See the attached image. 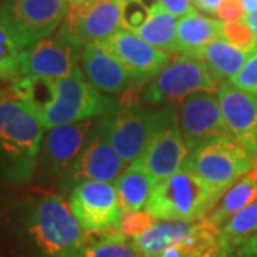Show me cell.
I'll return each mask as SVG.
<instances>
[{
	"instance_id": "obj_1",
	"label": "cell",
	"mask_w": 257,
	"mask_h": 257,
	"mask_svg": "<svg viewBox=\"0 0 257 257\" xmlns=\"http://www.w3.org/2000/svg\"><path fill=\"white\" fill-rule=\"evenodd\" d=\"M16 241L20 257H77L87 241V231L70 204L49 193L19 210Z\"/></svg>"
},
{
	"instance_id": "obj_2",
	"label": "cell",
	"mask_w": 257,
	"mask_h": 257,
	"mask_svg": "<svg viewBox=\"0 0 257 257\" xmlns=\"http://www.w3.org/2000/svg\"><path fill=\"white\" fill-rule=\"evenodd\" d=\"M8 89L0 100V179L26 183L35 173L45 127L28 101Z\"/></svg>"
},
{
	"instance_id": "obj_3",
	"label": "cell",
	"mask_w": 257,
	"mask_h": 257,
	"mask_svg": "<svg viewBox=\"0 0 257 257\" xmlns=\"http://www.w3.org/2000/svg\"><path fill=\"white\" fill-rule=\"evenodd\" d=\"M117 107L116 101L103 97L84 77L77 66L63 77H49V99L36 114L45 128L94 119Z\"/></svg>"
},
{
	"instance_id": "obj_4",
	"label": "cell",
	"mask_w": 257,
	"mask_h": 257,
	"mask_svg": "<svg viewBox=\"0 0 257 257\" xmlns=\"http://www.w3.org/2000/svg\"><path fill=\"white\" fill-rule=\"evenodd\" d=\"M219 200L216 193L183 167L156 183L145 210L160 220L197 221L207 217Z\"/></svg>"
},
{
	"instance_id": "obj_5",
	"label": "cell",
	"mask_w": 257,
	"mask_h": 257,
	"mask_svg": "<svg viewBox=\"0 0 257 257\" xmlns=\"http://www.w3.org/2000/svg\"><path fill=\"white\" fill-rule=\"evenodd\" d=\"M256 156L231 135L220 136L189 153L184 169L190 170L221 199L233 184L254 167Z\"/></svg>"
},
{
	"instance_id": "obj_6",
	"label": "cell",
	"mask_w": 257,
	"mask_h": 257,
	"mask_svg": "<svg viewBox=\"0 0 257 257\" xmlns=\"http://www.w3.org/2000/svg\"><path fill=\"white\" fill-rule=\"evenodd\" d=\"M100 117L113 147L124 165L130 166L140 159L159 130L175 121L176 113L172 109L152 111L127 103Z\"/></svg>"
},
{
	"instance_id": "obj_7",
	"label": "cell",
	"mask_w": 257,
	"mask_h": 257,
	"mask_svg": "<svg viewBox=\"0 0 257 257\" xmlns=\"http://www.w3.org/2000/svg\"><path fill=\"white\" fill-rule=\"evenodd\" d=\"M67 9V0H2L0 23L23 50L50 36Z\"/></svg>"
},
{
	"instance_id": "obj_8",
	"label": "cell",
	"mask_w": 257,
	"mask_h": 257,
	"mask_svg": "<svg viewBox=\"0 0 257 257\" xmlns=\"http://www.w3.org/2000/svg\"><path fill=\"white\" fill-rule=\"evenodd\" d=\"M121 28V0H80L70 3L56 36L82 49L104 42Z\"/></svg>"
},
{
	"instance_id": "obj_9",
	"label": "cell",
	"mask_w": 257,
	"mask_h": 257,
	"mask_svg": "<svg viewBox=\"0 0 257 257\" xmlns=\"http://www.w3.org/2000/svg\"><path fill=\"white\" fill-rule=\"evenodd\" d=\"M217 80L211 76L202 59L182 56L167 63L149 80L143 90V99L152 104L182 100L199 92H216Z\"/></svg>"
},
{
	"instance_id": "obj_10",
	"label": "cell",
	"mask_w": 257,
	"mask_h": 257,
	"mask_svg": "<svg viewBox=\"0 0 257 257\" xmlns=\"http://www.w3.org/2000/svg\"><path fill=\"white\" fill-rule=\"evenodd\" d=\"M70 209L86 231L119 227L121 217L116 187L109 182L83 180L74 186Z\"/></svg>"
},
{
	"instance_id": "obj_11",
	"label": "cell",
	"mask_w": 257,
	"mask_h": 257,
	"mask_svg": "<svg viewBox=\"0 0 257 257\" xmlns=\"http://www.w3.org/2000/svg\"><path fill=\"white\" fill-rule=\"evenodd\" d=\"M180 130L190 152L213 139L231 135L223 119L219 97L211 92L186 97L180 109Z\"/></svg>"
},
{
	"instance_id": "obj_12",
	"label": "cell",
	"mask_w": 257,
	"mask_h": 257,
	"mask_svg": "<svg viewBox=\"0 0 257 257\" xmlns=\"http://www.w3.org/2000/svg\"><path fill=\"white\" fill-rule=\"evenodd\" d=\"M93 127V119H86L49 128L39 153L43 173L56 177L69 172L92 136Z\"/></svg>"
},
{
	"instance_id": "obj_13",
	"label": "cell",
	"mask_w": 257,
	"mask_h": 257,
	"mask_svg": "<svg viewBox=\"0 0 257 257\" xmlns=\"http://www.w3.org/2000/svg\"><path fill=\"white\" fill-rule=\"evenodd\" d=\"M124 167L126 165L111 145L107 130L100 117L99 126L89 138L82 153L67 172V176L74 183L83 180L111 183L116 182L117 177L124 172Z\"/></svg>"
},
{
	"instance_id": "obj_14",
	"label": "cell",
	"mask_w": 257,
	"mask_h": 257,
	"mask_svg": "<svg viewBox=\"0 0 257 257\" xmlns=\"http://www.w3.org/2000/svg\"><path fill=\"white\" fill-rule=\"evenodd\" d=\"M220 234V227L207 217L197 221L163 220L155 223L143 234L135 237L132 247L139 257H156L165 248L180 244H192Z\"/></svg>"
},
{
	"instance_id": "obj_15",
	"label": "cell",
	"mask_w": 257,
	"mask_h": 257,
	"mask_svg": "<svg viewBox=\"0 0 257 257\" xmlns=\"http://www.w3.org/2000/svg\"><path fill=\"white\" fill-rule=\"evenodd\" d=\"M82 62L84 77L99 92L126 93L146 83L111 55L103 42L84 46Z\"/></svg>"
},
{
	"instance_id": "obj_16",
	"label": "cell",
	"mask_w": 257,
	"mask_h": 257,
	"mask_svg": "<svg viewBox=\"0 0 257 257\" xmlns=\"http://www.w3.org/2000/svg\"><path fill=\"white\" fill-rule=\"evenodd\" d=\"M221 114L233 138L251 155H257V93L247 92L231 82L217 89Z\"/></svg>"
},
{
	"instance_id": "obj_17",
	"label": "cell",
	"mask_w": 257,
	"mask_h": 257,
	"mask_svg": "<svg viewBox=\"0 0 257 257\" xmlns=\"http://www.w3.org/2000/svg\"><path fill=\"white\" fill-rule=\"evenodd\" d=\"M79 47L60 37L43 39L26 47L20 53L22 76L35 77H63L73 72L80 59Z\"/></svg>"
},
{
	"instance_id": "obj_18",
	"label": "cell",
	"mask_w": 257,
	"mask_h": 257,
	"mask_svg": "<svg viewBox=\"0 0 257 257\" xmlns=\"http://www.w3.org/2000/svg\"><path fill=\"white\" fill-rule=\"evenodd\" d=\"M189 153V146L175 120L152 138L138 163L159 183L182 170Z\"/></svg>"
},
{
	"instance_id": "obj_19",
	"label": "cell",
	"mask_w": 257,
	"mask_h": 257,
	"mask_svg": "<svg viewBox=\"0 0 257 257\" xmlns=\"http://www.w3.org/2000/svg\"><path fill=\"white\" fill-rule=\"evenodd\" d=\"M103 43L111 55L145 82L152 80L170 62V56L166 52L152 46L130 30L120 29Z\"/></svg>"
},
{
	"instance_id": "obj_20",
	"label": "cell",
	"mask_w": 257,
	"mask_h": 257,
	"mask_svg": "<svg viewBox=\"0 0 257 257\" xmlns=\"http://www.w3.org/2000/svg\"><path fill=\"white\" fill-rule=\"evenodd\" d=\"M220 243L224 253L257 256V200L233 214L221 226Z\"/></svg>"
},
{
	"instance_id": "obj_21",
	"label": "cell",
	"mask_w": 257,
	"mask_h": 257,
	"mask_svg": "<svg viewBox=\"0 0 257 257\" xmlns=\"http://www.w3.org/2000/svg\"><path fill=\"white\" fill-rule=\"evenodd\" d=\"M223 37V23L199 15H186L177 26V55L200 59L202 50L211 40Z\"/></svg>"
},
{
	"instance_id": "obj_22",
	"label": "cell",
	"mask_w": 257,
	"mask_h": 257,
	"mask_svg": "<svg viewBox=\"0 0 257 257\" xmlns=\"http://www.w3.org/2000/svg\"><path fill=\"white\" fill-rule=\"evenodd\" d=\"M155 186L156 180L138 162L127 166V169L114 182L121 211L145 209Z\"/></svg>"
},
{
	"instance_id": "obj_23",
	"label": "cell",
	"mask_w": 257,
	"mask_h": 257,
	"mask_svg": "<svg viewBox=\"0 0 257 257\" xmlns=\"http://www.w3.org/2000/svg\"><path fill=\"white\" fill-rule=\"evenodd\" d=\"M256 200L257 160L254 162V167L244 176H241L239 180L221 196V199L216 204V207L210 211L207 219L213 224L221 227L233 214H236L237 211L247 207L248 204H251Z\"/></svg>"
},
{
	"instance_id": "obj_24",
	"label": "cell",
	"mask_w": 257,
	"mask_h": 257,
	"mask_svg": "<svg viewBox=\"0 0 257 257\" xmlns=\"http://www.w3.org/2000/svg\"><path fill=\"white\" fill-rule=\"evenodd\" d=\"M251 53L240 50L231 43L226 42L224 37L211 40L202 50L200 59L206 62L211 76L217 82L233 79L241 70Z\"/></svg>"
},
{
	"instance_id": "obj_25",
	"label": "cell",
	"mask_w": 257,
	"mask_h": 257,
	"mask_svg": "<svg viewBox=\"0 0 257 257\" xmlns=\"http://www.w3.org/2000/svg\"><path fill=\"white\" fill-rule=\"evenodd\" d=\"M177 18L157 3L150 10L146 23L135 33L166 53H177Z\"/></svg>"
},
{
	"instance_id": "obj_26",
	"label": "cell",
	"mask_w": 257,
	"mask_h": 257,
	"mask_svg": "<svg viewBox=\"0 0 257 257\" xmlns=\"http://www.w3.org/2000/svg\"><path fill=\"white\" fill-rule=\"evenodd\" d=\"M119 227L87 231V241L77 257H139Z\"/></svg>"
},
{
	"instance_id": "obj_27",
	"label": "cell",
	"mask_w": 257,
	"mask_h": 257,
	"mask_svg": "<svg viewBox=\"0 0 257 257\" xmlns=\"http://www.w3.org/2000/svg\"><path fill=\"white\" fill-rule=\"evenodd\" d=\"M20 53L13 37L0 23V80L16 82L22 77L20 73Z\"/></svg>"
},
{
	"instance_id": "obj_28",
	"label": "cell",
	"mask_w": 257,
	"mask_h": 257,
	"mask_svg": "<svg viewBox=\"0 0 257 257\" xmlns=\"http://www.w3.org/2000/svg\"><path fill=\"white\" fill-rule=\"evenodd\" d=\"M223 37L234 47L253 53L257 49V37L246 22H226L223 23Z\"/></svg>"
},
{
	"instance_id": "obj_29",
	"label": "cell",
	"mask_w": 257,
	"mask_h": 257,
	"mask_svg": "<svg viewBox=\"0 0 257 257\" xmlns=\"http://www.w3.org/2000/svg\"><path fill=\"white\" fill-rule=\"evenodd\" d=\"M155 223H156V217L146 210L124 211L121 213V217H120L119 229L126 237L135 239L150 229Z\"/></svg>"
},
{
	"instance_id": "obj_30",
	"label": "cell",
	"mask_w": 257,
	"mask_h": 257,
	"mask_svg": "<svg viewBox=\"0 0 257 257\" xmlns=\"http://www.w3.org/2000/svg\"><path fill=\"white\" fill-rule=\"evenodd\" d=\"M150 10L143 0H121V28L138 32L147 22Z\"/></svg>"
},
{
	"instance_id": "obj_31",
	"label": "cell",
	"mask_w": 257,
	"mask_h": 257,
	"mask_svg": "<svg viewBox=\"0 0 257 257\" xmlns=\"http://www.w3.org/2000/svg\"><path fill=\"white\" fill-rule=\"evenodd\" d=\"M230 82L243 90L257 93V49L250 55L241 70Z\"/></svg>"
},
{
	"instance_id": "obj_32",
	"label": "cell",
	"mask_w": 257,
	"mask_h": 257,
	"mask_svg": "<svg viewBox=\"0 0 257 257\" xmlns=\"http://www.w3.org/2000/svg\"><path fill=\"white\" fill-rule=\"evenodd\" d=\"M216 15L224 22H240L246 18L241 0H221Z\"/></svg>"
},
{
	"instance_id": "obj_33",
	"label": "cell",
	"mask_w": 257,
	"mask_h": 257,
	"mask_svg": "<svg viewBox=\"0 0 257 257\" xmlns=\"http://www.w3.org/2000/svg\"><path fill=\"white\" fill-rule=\"evenodd\" d=\"M162 8L176 18H184L186 15L194 12L192 0H159Z\"/></svg>"
},
{
	"instance_id": "obj_34",
	"label": "cell",
	"mask_w": 257,
	"mask_h": 257,
	"mask_svg": "<svg viewBox=\"0 0 257 257\" xmlns=\"http://www.w3.org/2000/svg\"><path fill=\"white\" fill-rule=\"evenodd\" d=\"M192 3L197 9L203 10L206 13H217L221 0H192Z\"/></svg>"
},
{
	"instance_id": "obj_35",
	"label": "cell",
	"mask_w": 257,
	"mask_h": 257,
	"mask_svg": "<svg viewBox=\"0 0 257 257\" xmlns=\"http://www.w3.org/2000/svg\"><path fill=\"white\" fill-rule=\"evenodd\" d=\"M243 20L247 23L248 28L253 30V33H254L257 37V10L256 12H253V13H248V15H246V18L243 19Z\"/></svg>"
},
{
	"instance_id": "obj_36",
	"label": "cell",
	"mask_w": 257,
	"mask_h": 257,
	"mask_svg": "<svg viewBox=\"0 0 257 257\" xmlns=\"http://www.w3.org/2000/svg\"><path fill=\"white\" fill-rule=\"evenodd\" d=\"M241 3H243V8H244L246 15L253 13V12L257 10V0H241Z\"/></svg>"
},
{
	"instance_id": "obj_37",
	"label": "cell",
	"mask_w": 257,
	"mask_h": 257,
	"mask_svg": "<svg viewBox=\"0 0 257 257\" xmlns=\"http://www.w3.org/2000/svg\"><path fill=\"white\" fill-rule=\"evenodd\" d=\"M8 94H9V89H2L0 90V100H3Z\"/></svg>"
},
{
	"instance_id": "obj_38",
	"label": "cell",
	"mask_w": 257,
	"mask_h": 257,
	"mask_svg": "<svg viewBox=\"0 0 257 257\" xmlns=\"http://www.w3.org/2000/svg\"><path fill=\"white\" fill-rule=\"evenodd\" d=\"M217 257H241V256H237V254H229V253H223L220 256Z\"/></svg>"
},
{
	"instance_id": "obj_39",
	"label": "cell",
	"mask_w": 257,
	"mask_h": 257,
	"mask_svg": "<svg viewBox=\"0 0 257 257\" xmlns=\"http://www.w3.org/2000/svg\"><path fill=\"white\" fill-rule=\"evenodd\" d=\"M67 2H70V3H74V2H80V0H67Z\"/></svg>"
},
{
	"instance_id": "obj_40",
	"label": "cell",
	"mask_w": 257,
	"mask_h": 257,
	"mask_svg": "<svg viewBox=\"0 0 257 257\" xmlns=\"http://www.w3.org/2000/svg\"><path fill=\"white\" fill-rule=\"evenodd\" d=\"M256 160H257V155H256Z\"/></svg>"
},
{
	"instance_id": "obj_41",
	"label": "cell",
	"mask_w": 257,
	"mask_h": 257,
	"mask_svg": "<svg viewBox=\"0 0 257 257\" xmlns=\"http://www.w3.org/2000/svg\"><path fill=\"white\" fill-rule=\"evenodd\" d=\"M0 2H2V0H0Z\"/></svg>"
}]
</instances>
